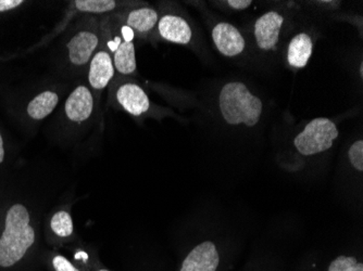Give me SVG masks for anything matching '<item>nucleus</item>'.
<instances>
[{"instance_id": "obj_1", "label": "nucleus", "mask_w": 363, "mask_h": 271, "mask_svg": "<svg viewBox=\"0 0 363 271\" xmlns=\"http://www.w3.org/2000/svg\"><path fill=\"white\" fill-rule=\"evenodd\" d=\"M36 240L30 211L16 203L6 212L4 229L0 234V268L9 269L19 264Z\"/></svg>"}, {"instance_id": "obj_2", "label": "nucleus", "mask_w": 363, "mask_h": 271, "mask_svg": "<svg viewBox=\"0 0 363 271\" xmlns=\"http://www.w3.org/2000/svg\"><path fill=\"white\" fill-rule=\"evenodd\" d=\"M101 45L111 54L114 69L122 75H133L136 65L135 34L121 14H111L101 20Z\"/></svg>"}, {"instance_id": "obj_3", "label": "nucleus", "mask_w": 363, "mask_h": 271, "mask_svg": "<svg viewBox=\"0 0 363 271\" xmlns=\"http://www.w3.org/2000/svg\"><path fill=\"white\" fill-rule=\"evenodd\" d=\"M219 108L222 117L228 125L244 124L247 127L256 126L263 112L260 98L252 95L242 81H230L222 87Z\"/></svg>"}, {"instance_id": "obj_4", "label": "nucleus", "mask_w": 363, "mask_h": 271, "mask_svg": "<svg viewBox=\"0 0 363 271\" xmlns=\"http://www.w3.org/2000/svg\"><path fill=\"white\" fill-rule=\"evenodd\" d=\"M340 136L335 123L325 117L312 120L294 139V146L299 154L309 156L322 154L333 146Z\"/></svg>"}, {"instance_id": "obj_5", "label": "nucleus", "mask_w": 363, "mask_h": 271, "mask_svg": "<svg viewBox=\"0 0 363 271\" xmlns=\"http://www.w3.org/2000/svg\"><path fill=\"white\" fill-rule=\"evenodd\" d=\"M101 21L89 16L84 23L75 30L67 42L68 59L77 67L89 64L95 52L101 46Z\"/></svg>"}, {"instance_id": "obj_6", "label": "nucleus", "mask_w": 363, "mask_h": 271, "mask_svg": "<svg viewBox=\"0 0 363 271\" xmlns=\"http://www.w3.org/2000/svg\"><path fill=\"white\" fill-rule=\"evenodd\" d=\"M284 16L277 11H268L255 22L254 34L257 46L263 52H274L279 44Z\"/></svg>"}, {"instance_id": "obj_7", "label": "nucleus", "mask_w": 363, "mask_h": 271, "mask_svg": "<svg viewBox=\"0 0 363 271\" xmlns=\"http://www.w3.org/2000/svg\"><path fill=\"white\" fill-rule=\"evenodd\" d=\"M212 40L220 54L233 58L244 52L246 42L238 28L226 22H220L212 30Z\"/></svg>"}, {"instance_id": "obj_8", "label": "nucleus", "mask_w": 363, "mask_h": 271, "mask_svg": "<svg viewBox=\"0 0 363 271\" xmlns=\"http://www.w3.org/2000/svg\"><path fill=\"white\" fill-rule=\"evenodd\" d=\"M116 69L111 54L101 45L89 63V83L94 91H101L113 79Z\"/></svg>"}, {"instance_id": "obj_9", "label": "nucleus", "mask_w": 363, "mask_h": 271, "mask_svg": "<svg viewBox=\"0 0 363 271\" xmlns=\"http://www.w3.org/2000/svg\"><path fill=\"white\" fill-rule=\"evenodd\" d=\"M95 99L93 91L85 85L75 87L65 101V115L73 123H84L94 112Z\"/></svg>"}, {"instance_id": "obj_10", "label": "nucleus", "mask_w": 363, "mask_h": 271, "mask_svg": "<svg viewBox=\"0 0 363 271\" xmlns=\"http://www.w3.org/2000/svg\"><path fill=\"white\" fill-rule=\"evenodd\" d=\"M220 258L213 242L205 241L193 248L179 271H217Z\"/></svg>"}, {"instance_id": "obj_11", "label": "nucleus", "mask_w": 363, "mask_h": 271, "mask_svg": "<svg viewBox=\"0 0 363 271\" xmlns=\"http://www.w3.org/2000/svg\"><path fill=\"white\" fill-rule=\"evenodd\" d=\"M159 35L167 42L177 45H189L193 38V30L189 22L177 14H164L157 24Z\"/></svg>"}, {"instance_id": "obj_12", "label": "nucleus", "mask_w": 363, "mask_h": 271, "mask_svg": "<svg viewBox=\"0 0 363 271\" xmlns=\"http://www.w3.org/2000/svg\"><path fill=\"white\" fill-rule=\"evenodd\" d=\"M116 99L124 111L133 116L143 115L150 108V97L135 83H122L116 93Z\"/></svg>"}, {"instance_id": "obj_13", "label": "nucleus", "mask_w": 363, "mask_h": 271, "mask_svg": "<svg viewBox=\"0 0 363 271\" xmlns=\"http://www.w3.org/2000/svg\"><path fill=\"white\" fill-rule=\"evenodd\" d=\"M126 25L133 30L134 34L140 36L150 34L159 21V13L154 8L148 6L133 8L123 16Z\"/></svg>"}, {"instance_id": "obj_14", "label": "nucleus", "mask_w": 363, "mask_h": 271, "mask_svg": "<svg viewBox=\"0 0 363 271\" xmlns=\"http://www.w3.org/2000/svg\"><path fill=\"white\" fill-rule=\"evenodd\" d=\"M313 52V42L307 33H299L291 38L287 48V61L295 69H303Z\"/></svg>"}, {"instance_id": "obj_15", "label": "nucleus", "mask_w": 363, "mask_h": 271, "mask_svg": "<svg viewBox=\"0 0 363 271\" xmlns=\"http://www.w3.org/2000/svg\"><path fill=\"white\" fill-rule=\"evenodd\" d=\"M58 103V93L52 91H45L30 100L26 107V113L32 120L42 121L55 111Z\"/></svg>"}, {"instance_id": "obj_16", "label": "nucleus", "mask_w": 363, "mask_h": 271, "mask_svg": "<svg viewBox=\"0 0 363 271\" xmlns=\"http://www.w3.org/2000/svg\"><path fill=\"white\" fill-rule=\"evenodd\" d=\"M73 6L77 11L89 14H106L123 7L124 4L114 0H77Z\"/></svg>"}, {"instance_id": "obj_17", "label": "nucleus", "mask_w": 363, "mask_h": 271, "mask_svg": "<svg viewBox=\"0 0 363 271\" xmlns=\"http://www.w3.org/2000/svg\"><path fill=\"white\" fill-rule=\"evenodd\" d=\"M50 227L56 236L68 238L73 233V220L70 214L65 211H59L52 216Z\"/></svg>"}, {"instance_id": "obj_18", "label": "nucleus", "mask_w": 363, "mask_h": 271, "mask_svg": "<svg viewBox=\"0 0 363 271\" xmlns=\"http://www.w3.org/2000/svg\"><path fill=\"white\" fill-rule=\"evenodd\" d=\"M328 271H363V264L352 256L340 255L331 263Z\"/></svg>"}, {"instance_id": "obj_19", "label": "nucleus", "mask_w": 363, "mask_h": 271, "mask_svg": "<svg viewBox=\"0 0 363 271\" xmlns=\"http://www.w3.org/2000/svg\"><path fill=\"white\" fill-rule=\"evenodd\" d=\"M348 156H350V163L352 166L358 171L363 172V142L358 140L354 142L348 151Z\"/></svg>"}, {"instance_id": "obj_20", "label": "nucleus", "mask_w": 363, "mask_h": 271, "mask_svg": "<svg viewBox=\"0 0 363 271\" xmlns=\"http://www.w3.org/2000/svg\"><path fill=\"white\" fill-rule=\"evenodd\" d=\"M52 266L56 271H79L73 266L72 263L63 256L58 255L52 260Z\"/></svg>"}, {"instance_id": "obj_21", "label": "nucleus", "mask_w": 363, "mask_h": 271, "mask_svg": "<svg viewBox=\"0 0 363 271\" xmlns=\"http://www.w3.org/2000/svg\"><path fill=\"white\" fill-rule=\"evenodd\" d=\"M23 0H0V13L9 12L23 5Z\"/></svg>"}, {"instance_id": "obj_22", "label": "nucleus", "mask_w": 363, "mask_h": 271, "mask_svg": "<svg viewBox=\"0 0 363 271\" xmlns=\"http://www.w3.org/2000/svg\"><path fill=\"white\" fill-rule=\"evenodd\" d=\"M226 4L232 9L240 11V10H245L250 7L252 1V0H228V1H226Z\"/></svg>"}, {"instance_id": "obj_23", "label": "nucleus", "mask_w": 363, "mask_h": 271, "mask_svg": "<svg viewBox=\"0 0 363 271\" xmlns=\"http://www.w3.org/2000/svg\"><path fill=\"white\" fill-rule=\"evenodd\" d=\"M5 144H4L3 134H1V132H0V164L5 160Z\"/></svg>"}, {"instance_id": "obj_24", "label": "nucleus", "mask_w": 363, "mask_h": 271, "mask_svg": "<svg viewBox=\"0 0 363 271\" xmlns=\"http://www.w3.org/2000/svg\"><path fill=\"white\" fill-rule=\"evenodd\" d=\"M360 75H361V76H362V75H363V65L362 64L360 65Z\"/></svg>"}, {"instance_id": "obj_25", "label": "nucleus", "mask_w": 363, "mask_h": 271, "mask_svg": "<svg viewBox=\"0 0 363 271\" xmlns=\"http://www.w3.org/2000/svg\"><path fill=\"white\" fill-rule=\"evenodd\" d=\"M99 271H109V270H107V269H101V270H99Z\"/></svg>"}]
</instances>
